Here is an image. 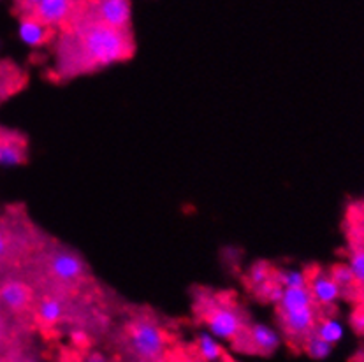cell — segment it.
Masks as SVG:
<instances>
[{"label":"cell","instance_id":"obj_7","mask_svg":"<svg viewBox=\"0 0 364 362\" xmlns=\"http://www.w3.org/2000/svg\"><path fill=\"white\" fill-rule=\"evenodd\" d=\"M37 302V292L20 273L0 280V309L18 327L32 329V315Z\"/></svg>","mask_w":364,"mask_h":362},{"label":"cell","instance_id":"obj_16","mask_svg":"<svg viewBox=\"0 0 364 362\" xmlns=\"http://www.w3.org/2000/svg\"><path fill=\"white\" fill-rule=\"evenodd\" d=\"M347 236L350 245L364 246V202L348 208L347 213Z\"/></svg>","mask_w":364,"mask_h":362},{"label":"cell","instance_id":"obj_4","mask_svg":"<svg viewBox=\"0 0 364 362\" xmlns=\"http://www.w3.org/2000/svg\"><path fill=\"white\" fill-rule=\"evenodd\" d=\"M194 313L210 329L213 338L231 343L252 324L247 309L232 292L199 289L194 292Z\"/></svg>","mask_w":364,"mask_h":362},{"label":"cell","instance_id":"obj_5","mask_svg":"<svg viewBox=\"0 0 364 362\" xmlns=\"http://www.w3.org/2000/svg\"><path fill=\"white\" fill-rule=\"evenodd\" d=\"M124 349L137 362H162L169 352L164 324L150 308H134L120 324Z\"/></svg>","mask_w":364,"mask_h":362},{"label":"cell","instance_id":"obj_25","mask_svg":"<svg viewBox=\"0 0 364 362\" xmlns=\"http://www.w3.org/2000/svg\"><path fill=\"white\" fill-rule=\"evenodd\" d=\"M180 362H203V361H200L198 356H192V357H183Z\"/></svg>","mask_w":364,"mask_h":362},{"label":"cell","instance_id":"obj_10","mask_svg":"<svg viewBox=\"0 0 364 362\" xmlns=\"http://www.w3.org/2000/svg\"><path fill=\"white\" fill-rule=\"evenodd\" d=\"M232 349L250 356L267 357L274 353L280 346V336L264 324H254L245 329L236 339L231 341Z\"/></svg>","mask_w":364,"mask_h":362},{"label":"cell","instance_id":"obj_14","mask_svg":"<svg viewBox=\"0 0 364 362\" xmlns=\"http://www.w3.org/2000/svg\"><path fill=\"white\" fill-rule=\"evenodd\" d=\"M27 83V74L14 64H0V102L16 94Z\"/></svg>","mask_w":364,"mask_h":362},{"label":"cell","instance_id":"obj_9","mask_svg":"<svg viewBox=\"0 0 364 362\" xmlns=\"http://www.w3.org/2000/svg\"><path fill=\"white\" fill-rule=\"evenodd\" d=\"M85 14L106 27L132 32V4L127 0H85Z\"/></svg>","mask_w":364,"mask_h":362},{"label":"cell","instance_id":"obj_3","mask_svg":"<svg viewBox=\"0 0 364 362\" xmlns=\"http://www.w3.org/2000/svg\"><path fill=\"white\" fill-rule=\"evenodd\" d=\"M50 234L37 227L23 206H7L0 212V280L21 273L32 255Z\"/></svg>","mask_w":364,"mask_h":362},{"label":"cell","instance_id":"obj_15","mask_svg":"<svg viewBox=\"0 0 364 362\" xmlns=\"http://www.w3.org/2000/svg\"><path fill=\"white\" fill-rule=\"evenodd\" d=\"M196 356L203 362H218L224 359L225 352L220 343L208 332H200L196 341Z\"/></svg>","mask_w":364,"mask_h":362},{"label":"cell","instance_id":"obj_17","mask_svg":"<svg viewBox=\"0 0 364 362\" xmlns=\"http://www.w3.org/2000/svg\"><path fill=\"white\" fill-rule=\"evenodd\" d=\"M277 269L273 264H269V262L266 260H259L255 262L254 265H252L250 269H248L247 276H245V283H247L248 290H255L257 287L264 285L266 282H269L271 278H274V275H277Z\"/></svg>","mask_w":364,"mask_h":362},{"label":"cell","instance_id":"obj_11","mask_svg":"<svg viewBox=\"0 0 364 362\" xmlns=\"http://www.w3.org/2000/svg\"><path fill=\"white\" fill-rule=\"evenodd\" d=\"M304 282L310 295L314 297L315 305L326 313V309L331 308L334 302L341 297L340 287L334 283L328 269L314 264L304 269Z\"/></svg>","mask_w":364,"mask_h":362},{"label":"cell","instance_id":"obj_23","mask_svg":"<svg viewBox=\"0 0 364 362\" xmlns=\"http://www.w3.org/2000/svg\"><path fill=\"white\" fill-rule=\"evenodd\" d=\"M352 326L358 332L364 334V306H359L354 313H352Z\"/></svg>","mask_w":364,"mask_h":362},{"label":"cell","instance_id":"obj_18","mask_svg":"<svg viewBox=\"0 0 364 362\" xmlns=\"http://www.w3.org/2000/svg\"><path fill=\"white\" fill-rule=\"evenodd\" d=\"M21 332H25L23 329L18 327L11 319H7L6 313L0 309V352L7 353L9 350H13Z\"/></svg>","mask_w":364,"mask_h":362},{"label":"cell","instance_id":"obj_21","mask_svg":"<svg viewBox=\"0 0 364 362\" xmlns=\"http://www.w3.org/2000/svg\"><path fill=\"white\" fill-rule=\"evenodd\" d=\"M301 349L308 353V357H311V359H315V361L328 359L333 352V345H329V343H326L324 339L318 338L315 332L306 339V341L303 343V346H301Z\"/></svg>","mask_w":364,"mask_h":362},{"label":"cell","instance_id":"obj_12","mask_svg":"<svg viewBox=\"0 0 364 362\" xmlns=\"http://www.w3.org/2000/svg\"><path fill=\"white\" fill-rule=\"evenodd\" d=\"M28 139L21 132L0 127V165H23L28 160Z\"/></svg>","mask_w":364,"mask_h":362},{"label":"cell","instance_id":"obj_19","mask_svg":"<svg viewBox=\"0 0 364 362\" xmlns=\"http://www.w3.org/2000/svg\"><path fill=\"white\" fill-rule=\"evenodd\" d=\"M348 265L354 273L355 285L359 289V295L364 294V246L363 245H350L348 252Z\"/></svg>","mask_w":364,"mask_h":362},{"label":"cell","instance_id":"obj_20","mask_svg":"<svg viewBox=\"0 0 364 362\" xmlns=\"http://www.w3.org/2000/svg\"><path fill=\"white\" fill-rule=\"evenodd\" d=\"M315 334H317L318 338L324 339L326 343L334 346L341 338H343V327H341L336 320H333L331 317H324V319H321V322H318L317 329H315Z\"/></svg>","mask_w":364,"mask_h":362},{"label":"cell","instance_id":"obj_13","mask_svg":"<svg viewBox=\"0 0 364 362\" xmlns=\"http://www.w3.org/2000/svg\"><path fill=\"white\" fill-rule=\"evenodd\" d=\"M20 21V37L25 44L32 48H43L46 44L55 43L58 31L43 25L33 18H18Z\"/></svg>","mask_w":364,"mask_h":362},{"label":"cell","instance_id":"obj_1","mask_svg":"<svg viewBox=\"0 0 364 362\" xmlns=\"http://www.w3.org/2000/svg\"><path fill=\"white\" fill-rule=\"evenodd\" d=\"M136 51L132 32L117 31L92 20L83 11L53 43L55 74L58 79L97 72L109 65L131 60Z\"/></svg>","mask_w":364,"mask_h":362},{"label":"cell","instance_id":"obj_6","mask_svg":"<svg viewBox=\"0 0 364 362\" xmlns=\"http://www.w3.org/2000/svg\"><path fill=\"white\" fill-rule=\"evenodd\" d=\"M278 326L292 345L303 346L326 315L310 295L306 287L285 289L280 302L274 306Z\"/></svg>","mask_w":364,"mask_h":362},{"label":"cell","instance_id":"obj_2","mask_svg":"<svg viewBox=\"0 0 364 362\" xmlns=\"http://www.w3.org/2000/svg\"><path fill=\"white\" fill-rule=\"evenodd\" d=\"M37 295L64 299H90L97 294L94 273L85 257L73 246L48 238L20 273Z\"/></svg>","mask_w":364,"mask_h":362},{"label":"cell","instance_id":"obj_24","mask_svg":"<svg viewBox=\"0 0 364 362\" xmlns=\"http://www.w3.org/2000/svg\"><path fill=\"white\" fill-rule=\"evenodd\" d=\"M81 362H109L107 361V357L104 356V353L100 352H88L87 356H85V359Z\"/></svg>","mask_w":364,"mask_h":362},{"label":"cell","instance_id":"obj_22","mask_svg":"<svg viewBox=\"0 0 364 362\" xmlns=\"http://www.w3.org/2000/svg\"><path fill=\"white\" fill-rule=\"evenodd\" d=\"M4 362H37V361L14 346L13 350H9V352L6 353V359H4Z\"/></svg>","mask_w":364,"mask_h":362},{"label":"cell","instance_id":"obj_8","mask_svg":"<svg viewBox=\"0 0 364 362\" xmlns=\"http://www.w3.org/2000/svg\"><path fill=\"white\" fill-rule=\"evenodd\" d=\"M13 7L18 18H33L62 32L77 20L83 11V0H21Z\"/></svg>","mask_w":364,"mask_h":362}]
</instances>
